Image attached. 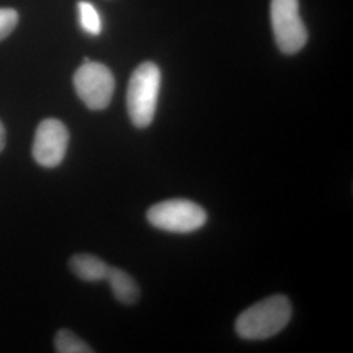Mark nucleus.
I'll return each instance as SVG.
<instances>
[{
  "label": "nucleus",
  "instance_id": "5",
  "mask_svg": "<svg viewBox=\"0 0 353 353\" xmlns=\"http://www.w3.org/2000/svg\"><path fill=\"white\" fill-rule=\"evenodd\" d=\"M271 23L279 49L284 54H296L307 41V32L300 16L299 0H272Z\"/></svg>",
  "mask_w": 353,
  "mask_h": 353
},
{
  "label": "nucleus",
  "instance_id": "3",
  "mask_svg": "<svg viewBox=\"0 0 353 353\" xmlns=\"http://www.w3.org/2000/svg\"><path fill=\"white\" fill-rule=\"evenodd\" d=\"M205 210L188 199H169L152 205L147 220L157 229L170 233L186 234L204 227L207 223Z\"/></svg>",
  "mask_w": 353,
  "mask_h": 353
},
{
  "label": "nucleus",
  "instance_id": "9",
  "mask_svg": "<svg viewBox=\"0 0 353 353\" xmlns=\"http://www.w3.org/2000/svg\"><path fill=\"white\" fill-rule=\"evenodd\" d=\"M55 351L58 353H92L93 350L75 332L62 328L55 335Z\"/></svg>",
  "mask_w": 353,
  "mask_h": 353
},
{
  "label": "nucleus",
  "instance_id": "2",
  "mask_svg": "<svg viewBox=\"0 0 353 353\" xmlns=\"http://www.w3.org/2000/svg\"><path fill=\"white\" fill-rule=\"evenodd\" d=\"M161 88V71L153 62L137 67L128 81L127 112L132 125L145 128L153 122Z\"/></svg>",
  "mask_w": 353,
  "mask_h": 353
},
{
  "label": "nucleus",
  "instance_id": "8",
  "mask_svg": "<svg viewBox=\"0 0 353 353\" xmlns=\"http://www.w3.org/2000/svg\"><path fill=\"white\" fill-rule=\"evenodd\" d=\"M105 280L109 281L114 297L123 305H134L138 303L140 290L134 278L121 268L110 267Z\"/></svg>",
  "mask_w": 353,
  "mask_h": 353
},
{
  "label": "nucleus",
  "instance_id": "4",
  "mask_svg": "<svg viewBox=\"0 0 353 353\" xmlns=\"http://www.w3.org/2000/svg\"><path fill=\"white\" fill-rule=\"evenodd\" d=\"M74 87L88 109L103 110L113 99L115 80L106 65L84 59L74 75Z\"/></svg>",
  "mask_w": 353,
  "mask_h": 353
},
{
  "label": "nucleus",
  "instance_id": "12",
  "mask_svg": "<svg viewBox=\"0 0 353 353\" xmlns=\"http://www.w3.org/2000/svg\"><path fill=\"white\" fill-rule=\"evenodd\" d=\"M4 147H6V128L0 121V153L3 152Z\"/></svg>",
  "mask_w": 353,
  "mask_h": 353
},
{
  "label": "nucleus",
  "instance_id": "10",
  "mask_svg": "<svg viewBox=\"0 0 353 353\" xmlns=\"http://www.w3.org/2000/svg\"><path fill=\"white\" fill-rule=\"evenodd\" d=\"M79 8V16H80V24L83 29L92 34V36H99L101 33L102 24L101 17L94 8V6L89 1L81 0L77 4Z\"/></svg>",
  "mask_w": 353,
  "mask_h": 353
},
{
  "label": "nucleus",
  "instance_id": "7",
  "mask_svg": "<svg viewBox=\"0 0 353 353\" xmlns=\"http://www.w3.org/2000/svg\"><path fill=\"white\" fill-rule=\"evenodd\" d=\"M68 265L74 275L89 283L105 280L110 268V265L92 254H76L70 259Z\"/></svg>",
  "mask_w": 353,
  "mask_h": 353
},
{
  "label": "nucleus",
  "instance_id": "1",
  "mask_svg": "<svg viewBox=\"0 0 353 353\" xmlns=\"http://www.w3.org/2000/svg\"><path fill=\"white\" fill-rule=\"evenodd\" d=\"M290 318V299L274 294L242 312L236 321V332L245 341H265L287 327Z\"/></svg>",
  "mask_w": 353,
  "mask_h": 353
},
{
  "label": "nucleus",
  "instance_id": "6",
  "mask_svg": "<svg viewBox=\"0 0 353 353\" xmlns=\"http://www.w3.org/2000/svg\"><path fill=\"white\" fill-rule=\"evenodd\" d=\"M70 141V134L63 122L48 118L38 125L33 141V157L43 168L52 169L62 164Z\"/></svg>",
  "mask_w": 353,
  "mask_h": 353
},
{
  "label": "nucleus",
  "instance_id": "11",
  "mask_svg": "<svg viewBox=\"0 0 353 353\" xmlns=\"http://www.w3.org/2000/svg\"><path fill=\"white\" fill-rule=\"evenodd\" d=\"M19 23V13L12 8H0V41L8 37Z\"/></svg>",
  "mask_w": 353,
  "mask_h": 353
}]
</instances>
